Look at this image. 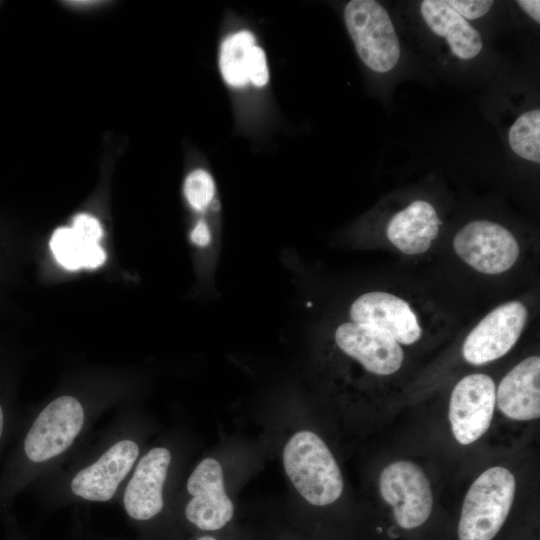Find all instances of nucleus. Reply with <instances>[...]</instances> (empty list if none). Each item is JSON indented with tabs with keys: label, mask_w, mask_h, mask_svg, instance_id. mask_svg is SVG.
<instances>
[{
	"label": "nucleus",
	"mask_w": 540,
	"mask_h": 540,
	"mask_svg": "<svg viewBox=\"0 0 540 540\" xmlns=\"http://www.w3.org/2000/svg\"><path fill=\"white\" fill-rule=\"evenodd\" d=\"M8 534L7 540H24L20 533L17 531L16 526L13 524L11 516L7 517Z\"/></svg>",
	"instance_id": "nucleus-26"
},
{
	"label": "nucleus",
	"mask_w": 540,
	"mask_h": 540,
	"mask_svg": "<svg viewBox=\"0 0 540 540\" xmlns=\"http://www.w3.org/2000/svg\"><path fill=\"white\" fill-rule=\"evenodd\" d=\"M214 193V181L207 171L194 170L186 177L184 194L194 209H205L213 200Z\"/></svg>",
	"instance_id": "nucleus-20"
},
{
	"label": "nucleus",
	"mask_w": 540,
	"mask_h": 540,
	"mask_svg": "<svg viewBox=\"0 0 540 540\" xmlns=\"http://www.w3.org/2000/svg\"><path fill=\"white\" fill-rule=\"evenodd\" d=\"M184 517L202 531H216L226 526L234 515V505L226 493L223 471L214 458L202 459L189 475Z\"/></svg>",
	"instance_id": "nucleus-8"
},
{
	"label": "nucleus",
	"mask_w": 540,
	"mask_h": 540,
	"mask_svg": "<svg viewBox=\"0 0 540 540\" xmlns=\"http://www.w3.org/2000/svg\"><path fill=\"white\" fill-rule=\"evenodd\" d=\"M50 246L56 260L69 270L97 268L106 259V254L99 244L83 241L71 227L57 228L51 237Z\"/></svg>",
	"instance_id": "nucleus-17"
},
{
	"label": "nucleus",
	"mask_w": 540,
	"mask_h": 540,
	"mask_svg": "<svg viewBox=\"0 0 540 540\" xmlns=\"http://www.w3.org/2000/svg\"><path fill=\"white\" fill-rule=\"evenodd\" d=\"M255 38L246 30L228 36L221 44L219 66L223 79L234 87L247 84V58Z\"/></svg>",
	"instance_id": "nucleus-18"
},
{
	"label": "nucleus",
	"mask_w": 540,
	"mask_h": 540,
	"mask_svg": "<svg viewBox=\"0 0 540 540\" xmlns=\"http://www.w3.org/2000/svg\"><path fill=\"white\" fill-rule=\"evenodd\" d=\"M379 487L400 527L413 529L429 518L433 506L430 483L415 463L401 460L389 464L380 475Z\"/></svg>",
	"instance_id": "nucleus-7"
},
{
	"label": "nucleus",
	"mask_w": 540,
	"mask_h": 540,
	"mask_svg": "<svg viewBox=\"0 0 540 540\" xmlns=\"http://www.w3.org/2000/svg\"><path fill=\"white\" fill-rule=\"evenodd\" d=\"M515 478L503 467L484 471L469 488L458 525L459 540H492L513 503Z\"/></svg>",
	"instance_id": "nucleus-4"
},
{
	"label": "nucleus",
	"mask_w": 540,
	"mask_h": 540,
	"mask_svg": "<svg viewBox=\"0 0 540 540\" xmlns=\"http://www.w3.org/2000/svg\"><path fill=\"white\" fill-rule=\"evenodd\" d=\"M496 404L492 378L486 374H470L454 387L449 403V420L455 439L468 445L489 428Z\"/></svg>",
	"instance_id": "nucleus-11"
},
{
	"label": "nucleus",
	"mask_w": 540,
	"mask_h": 540,
	"mask_svg": "<svg viewBox=\"0 0 540 540\" xmlns=\"http://www.w3.org/2000/svg\"><path fill=\"white\" fill-rule=\"evenodd\" d=\"M196 540H217V539L214 538L213 536H210V535H204V536H201V537L197 538Z\"/></svg>",
	"instance_id": "nucleus-27"
},
{
	"label": "nucleus",
	"mask_w": 540,
	"mask_h": 540,
	"mask_svg": "<svg viewBox=\"0 0 540 540\" xmlns=\"http://www.w3.org/2000/svg\"><path fill=\"white\" fill-rule=\"evenodd\" d=\"M440 224L434 207L417 200L391 218L386 233L389 241L402 253L421 254L437 237Z\"/></svg>",
	"instance_id": "nucleus-15"
},
{
	"label": "nucleus",
	"mask_w": 540,
	"mask_h": 540,
	"mask_svg": "<svg viewBox=\"0 0 540 540\" xmlns=\"http://www.w3.org/2000/svg\"><path fill=\"white\" fill-rule=\"evenodd\" d=\"M453 246L465 263L490 275L507 271L519 256L515 237L505 227L487 220L466 224L455 235Z\"/></svg>",
	"instance_id": "nucleus-9"
},
{
	"label": "nucleus",
	"mask_w": 540,
	"mask_h": 540,
	"mask_svg": "<svg viewBox=\"0 0 540 540\" xmlns=\"http://www.w3.org/2000/svg\"><path fill=\"white\" fill-rule=\"evenodd\" d=\"M347 30L360 59L371 70H392L400 56V45L385 8L374 0H352L344 9Z\"/></svg>",
	"instance_id": "nucleus-6"
},
{
	"label": "nucleus",
	"mask_w": 540,
	"mask_h": 540,
	"mask_svg": "<svg viewBox=\"0 0 540 540\" xmlns=\"http://www.w3.org/2000/svg\"><path fill=\"white\" fill-rule=\"evenodd\" d=\"M334 339L344 354L373 374L390 375L402 365L404 354L400 344L377 327L344 322L335 330Z\"/></svg>",
	"instance_id": "nucleus-12"
},
{
	"label": "nucleus",
	"mask_w": 540,
	"mask_h": 540,
	"mask_svg": "<svg viewBox=\"0 0 540 540\" xmlns=\"http://www.w3.org/2000/svg\"><path fill=\"white\" fill-rule=\"evenodd\" d=\"M448 5L464 19L474 20L485 15L492 7L493 1L488 0H449Z\"/></svg>",
	"instance_id": "nucleus-23"
},
{
	"label": "nucleus",
	"mask_w": 540,
	"mask_h": 540,
	"mask_svg": "<svg viewBox=\"0 0 540 540\" xmlns=\"http://www.w3.org/2000/svg\"><path fill=\"white\" fill-rule=\"evenodd\" d=\"M528 312L519 301L499 305L466 337L462 355L473 365H483L504 356L519 339Z\"/></svg>",
	"instance_id": "nucleus-10"
},
{
	"label": "nucleus",
	"mask_w": 540,
	"mask_h": 540,
	"mask_svg": "<svg viewBox=\"0 0 540 540\" xmlns=\"http://www.w3.org/2000/svg\"><path fill=\"white\" fill-rule=\"evenodd\" d=\"M540 358L531 356L517 364L500 382L496 392L499 410L514 420L540 416Z\"/></svg>",
	"instance_id": "nucleus-14"
},
{
	"label": "nucleus",
	"mask_w": 540,
	"mask_h": 540,
	"mask_svg": "<svg viewBox=\"0 0 540 540\" xmlns=\"http://www.w3.org/2000/svg\"><path fill=\"white\" fill-rule=\"evenodd\" d=\"M247 76L255 86H264L269 79L266 56L262 48L253 46L247 58Z\"/></svg>",
	"instance_id": "nucleus-21"
},
{
	"label": "nucleus",
	"mask_w": 540,
	"mask_h": 540,
	"mask_svg": "<svg viewBox=\"0 0 540 540\" xmlns=\"http://www.w3.org/2000/svg\"><path fill=\"white\" fill-rule=\"evenodd\" d=\"M509 144L523 159L540 163V110L520 115L509 131Z\"/></svg>",
	"instance_id": "nucleus-19"
},
{
	"label": "nucleus",
	"mask_w": 540,
	"mask_h": 540,
	"mask_svg": "<svg viewBox=\"0 0 540 540\" xmlns=\"http://www.w3.org/2000/svg\"><path fill=\"white\" fill-rule=\"evenodd\" d=\"M147 424L123 404L102 429L91 433L57 469L30 488L47 506L111 503L143 452Z\"/></svg>",
	"instance_id": "nucleus-2"
},
{
	"label": "nucleus",
	"mask_w": 540,
	"mask_h": 540,
	"mask_svg": "<svg viewBox=\"0 0 540 540\" xmlns=\"http://www.w3.org/2000/svg\"><path fill=\"white\" fill-rule=\"evenodd\" d=\"M350 321L377 327L398 343L410 345L422 334L415 313L406 301L387 292H368L351 304Z\"/></svg>",
	"instance_id": "nucleus-13"
},
{
	"label": "nucleus",
	"mask_w": 540,
	"mask_h": 540,
	"mask_svg": "<svg viewBox=\"0 0 540 540\" xmlns=\"http://www.w3.org/2000/svg\"><path fill=\"white\" fill-rule=\"evenodd\" d=\"M193 243L199 246H205L210 242L211 235L207 224L199 221L190 234Z\"/></svg>",
	"instance_id": "nucleus-24"
},
{
	"label": "nucleus",
	"mask_w": 540,
	"mask_h": 540,
	"mask_svg": "<svg viewBox=\"0 0 540 540\" xmlns=\"http://www.w3.org/2000/svg\"><path fill=\"white\" fill-rule=\"evenodd\" d=\"M174 467L175 452L167 444L142 452L118 498L130 520L148 523L164 512Z\"/></svg>",
	"instance_id": "nucleus-5"
},
{
	"label": "nucleus",
	"mask_w": 540,
	"mask_h": 540,
	"mask_svg": "<svg viewBox=\"0 0 540 540\" xmlns=\"http://www.w3.org/2000/svg\"><path fill=\"white\" fill-rule=\"evenodd\" d=\"M517 4L537 23L540 22V1L539 0H520Z\"/></svg>",
	"instance_id": "nucleus-25"
},
{
	"label": "nucleus",
	"mask_w": 540,
	"mask_h": 540,
	"mask_svg": "<svg viewBox=\"0 0 540 540\" xmlns=\"http://www.w3.org/2000/svg\"><path fill=\"white\" fill-rule=\"evenodd\" d=\"M126 399L118 388H67L23 412L0 470V510L60 467L111 407Z\"/></svg>",
	"instance_id": "nucleus-1"
},
{
	"label": "nucleus",
	"mask_w": 540,
	"mask_h": 540,
	"mask_svg": "<svg viewBox=\"0 0 540 540\" xmlns=\"http://www.w3.org/2000/svg\"><path fill=\"white\" fill-rule=\"evenodd\" d=\"M421 15L433 33L444 37L452 53L460 59H472L480 53V33L444 0H425Z\"/></svg>",
	"instance_id": "nucleus-16"
},
{
	"label": "nucleus",
	"mask_w": 540,
	"mask_h": 540,
	"mask_svg": "<svg viewBox=\"0 0 540 540\" xmlns=\"http://www.w3.org/2000/svg\"><path fill=\"white\" fill-rule=\"evenodd\" d=\"M283 466L296 491L312 505H329L342 495L340 468L325 442L312 431L301 430L288 440Z\"/></svg>",
	"instance_id": "nucleus-3"
},
{
	"label": "nucleus",
	"mask_w": 540,
	"mask_h": 540,
	"mask_svg": "<svg viewBox=\"0 0 540 540\" xmlns=\"http://www.w3.org/2000/svg\"><path fill=\"white\" fill-rule=\"evenodd\" d=\"M71 228L80 239L91 244H99L103 234L99 221L88 214H78Z\"/></svg>",
	"instance_id": "nucleus-22"
}]
</instances>
